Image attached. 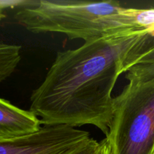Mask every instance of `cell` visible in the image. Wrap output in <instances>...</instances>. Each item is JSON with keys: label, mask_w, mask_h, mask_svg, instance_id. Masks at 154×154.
Instances as JSON below:
<instances>
[{"label": "cell", "mask_w": 154, "mask_h": 154, "mask_svg": "<svg viewBox=\"0 0 154 154\" xmlns=\"http://www.w3.org/2000/svg\"><path fill=\"white\" fill-rule=\"evenodd\" d=\"M126 75H134L140 78H154V63L131 68L126 72Z\"/></svg>", "instance_id": "ba28073f"}, {"label": "cell", "mask_w": 154, "mask_h": 154, "mask_svg": "<svg viewBox=\"0 0 154 154\" xmlns=\"http://www.w3.org/2000/svg\"><path fill=\"white\" fill-rule=\"evenodd\" d=\"M126 78L105 135L109 154H154V78Z\"/></svg>", "instance_id": "3957f363"}, {"label": "cell", "mask_w": 154, "mask_h": 154, "mask_svg": "<svg viewBox=\"0 0 154 154\" xmlns=\"http://www.w3.org/2000/svg\"><path fill=\"white\" fill-rule=\"evenodd\" d=\"M5 17V14L4 13L3 8H0V22H1Z\"/></svg>", "instance_id": "8fae6325"}, {"label": "cell", "mask_w": 154, "mask_h": 154, "mask_svg": "<svg viewBox=\"0 0 154 154\" xmlns=\"http://www.w3.org/2000/svg\"><path fill=\"white\" fill-rule=\"evenodd\" d=\"M42 126L40 120L32 111L0 98V140L26 136L38 132Z\"/></svg>", "instance_id": "5b68a950"}, {"label": "cell", "mask_w": 154, "mask_h": 154, "mask_svg": "<svg viewBox=\"0 0 154 154\" xmlns=\"http://www.w3.org/2000/svg\"><path fill=\"white\" fill-rule=\"evenodd\" d=\"M100 148H99V151L97 152L96 154H109L108 145H107L106 141H105V138L100 141Z\"/></svg>", "instance_id": "30bf717a"}, {"label": "cell", "mask_w": 154, "mask_h": 154, "mask_svg": "<svg viewBox=\"0 0 154 154\" xmlns=\"http://www.w3.org/2000/svg\"><path fill=\"white\" fill-rule=\"evenodd\" d=\"M92 138L87 131L68 126H42L20 138L0 140V154H69Z\"/></svg>", "instance_id": "277c9868"}, {"label": "cell", "mask_w": 154, "mask_h": 154, "mask_svg": "<svg viewBox=\"0 0 154 154\" xmlns=\"http://www.w3.org/2000/svg\"><path fill=\"white\" fill-rule=\"evenodd\" d=\"M146 35L145 30L128 32L58 52L32 93L29 111L42 126L91 125L106 135L114 114L113 90L128 55Z\"/></svg>", "instance_id": "6da1fadb"}, {"label": "cell", "mask_w": 154, "mask_h": 154, "mask_svg": "<svg viewBox=\"0 0 154 154\" xmlns=\"http://www.w3.org/2000/svg\"><path fill=\"white\" fill-rule=\"evenodd\" d=\"M100 141L92 138L86 144L69 154H96L100 148Z\"/></svg>", "instance_id": "9c48e42d"}, {"label": "cell", "mask_w": 154, "mask_h": 154, "mask_svg": "<svg viewBox=\"0 0 154 154\" xmlns=\"http://www.w3.org/2000/svg\"><path fill=\"white\" fill-rule=\"evenodd\" d=\"M21 46L0 42V82L12 75L21 60Z\"/></svg>", "instance_id": "52a82bcc"}, {"label": "cell", "mask_w": 154, "mask_h": 154, "mask_svg": "<svg viewBox=\"0 0 154 154\" xmlns=\"http://www.w3.org/2000/svg\"><path fill=\"white\" fill-rule=\"evenodd\" d=\"M150 35L144 36L131 51L125 60L123 73H126L132 67L154 63V43L149 42Z\"/></svg>", "instance_id": "8992f818"}, {"label": "cell", "mask_w": 154, "mask_h": 154, "mask_svg": "<svg viewBox=\"0 0 154 154\" xmlns=\"http://www.w3.org/2000/svg\"><path fill=\"white\" fill-rule=\"evenodd\" d=\"M148 35L150 36V37L154 38V26L153 27H152L151 29H150V30H149Z\"/></svg>", "instance_id": "7c38bea8"}, {"label": "cell", "mask_w": 154, "mask_h": 154, "mask_svg": "<svg viewBox=\"0 0 154 154\" xmlns=\"http://www.w3.org/2000/svg\"><path fill=\"white\" fill-rule=\"evenodd\" d=\"M14 17L34 34L60 33L84 42L141 30L135 25L132 8L114 0L20 1Z\"/></svg>", "instance_id": "7a4b0ae2"}]
</instances>
